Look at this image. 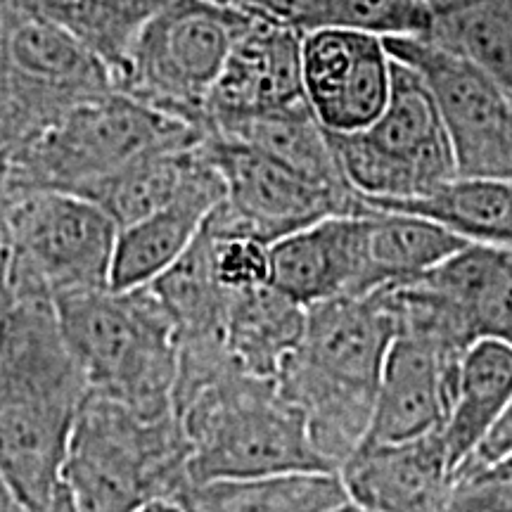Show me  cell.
Masks as SVG:
<instances>
[{"label": "cell", "mask_w": 512, "mask_h": 512, "mask_svg": "<svg viewBox=\"0 0 512 512\" xmlns=\"http://www.w3.org/2000/svg\"><path fill=\"white\" fill-rule=\"evenodd\" d=\"M88 392L53 297L12 290L0 323V472L27 512H76L64 463Z\"/></svg>", "instance_id": "cell-1"}, {"label": "cell", "mask_w": 512, "mask_h": 512, "mask_svg": "<svg viewBox=\"0 0 512 512\" xmlns=\"http://www.w3.org/2000/svg\"><path fill=\"white\" fill-rule=\"evenodd\" d=\"M399 332L389 285L306 309L302 344L278 377L332 472L363 444L387 351Z\"/></svg>", "instance_id": "cell-2"}, {"label": "cell", "mask_w": 512, "mask_h": 512, "mask_svg": "<svg viewBox=\"0 0 512 512\" xmlns=\"http://www.w3.org/2000/svg\"><path fill=\"white\" fill-rule=\"evenodd\" d=\"M188 439V479H245L332 472L311 444L302 411L278 382L228 368L174 399Z\"/></svg>", "instance_id": "cell-3"}, {"label": "cell", "mask_w": 512, "mask_h": 512, "mask_svg": "<svg viewBox=\"0 0 512 512\" xmlns=\"http://www.w3.org/2000/svg\"><path fill=\"white\" fill-rule=\"evenodd\" d=\"M204 136V128L114 88L79 102L19 143L8 155V190H57L88 200L136 159L195 145Z\"/></svg>", "instance_id": "cell-4"}, {"label": "cell", "mask_w": 512, "mask_h": 512, "mask_svg": "<svg viewBox=\"0 0 512 512\" xmlns=\"http://www.w3.org/2000/svg\"><path fill=\"white\" fill-rule=\"evenodd\" d=\"M53 302L91 394L147 415L174 413L176 328L150 287L67 292Z\"/></svg>", "instance_id": "cell-5"}, {"label": "cell", "mask_w": 512, "mask_h": 512, "mask_svg": "<svg viewBox=\"0 0 512 512\" xmlns=\"http://www.w3.org/2000/svg\"><path fill=\"white\" fill-rule=\"evenodd\" d=\"M190 448L176 413L147 415L88 392L64 463L76 512H140L174 503Z\"/></svg>", "instance_id": "cell-6"}, {"label": "cell", "mask_w": 512, "mask_h": 512, "mask_svg": "<svg viewBox=\"0 0 512 512\" xmlns=\"http://www.w3.org/2000/svg\"><path fill=\"white\" fill-rule=\"evenodd\" d=\"M249 19L214 0H164L114 69V88L204 128V102Z\"/></svg>", "instance_id": "cell-7"}, {"label": "cell", "mask_w": 512, "mask_h": 512, "mask_svg": "<svg viewBox=\"0 0 512 512\" xmlns=\"http://www.w3.org/2000/svg\"><path fill=\"white\" fill-rule=\"evenodd\" d=\"M119 226L86 197L57 190H12L0 249L12 290L50 297L110 287Z\"/></svg>", "instance_id": "cell-8"}, {"label": "cell", "mask_w": 512, "mask_h": 512, "mask_svg": "<svg viewBox=\"0 0 512 512\" xmlns=\"http://www.w3.org/2000/svg\"><path fill=\"white\" fill-rule=\"evenodd\" d=\"M114 91L105 60L34 12L0 5V145L15 150L79 102Z\"/></svg>", "instance_id": "cell-9"}, {"label": "cell", "mask_w": 512, "mask_h": 512, "mask_svg": "<svg viewBox=\"0 0 512 512\" xmlns=\"http://www.w3.org/2000/svg\"><path fill=\"white\" fill-rule=\"evenodd\" d=\"M328 140L363 197H418L456 176L451 143L422 76L392 57V93L373 124Z\"/></svg>", "instance_id": "cell-10"}, {"label": "cell", "mask_w": 512, "mask_h": 512, "mask_svg": "<svg viewBox=\"0 0 512 512\" xmlns=\"http://www.w3.org/2000/svg\"><path fill=\"white\" fill-rule=\"evenodd\" d=\"M389 290L399 332L460 354L479 339L512 344V247L467 242L439 266Z\"/></svg>", "instance_id": "cell-11"}, {"label": "cell", "mask_w": 512, "mask_h": 512, "mask_svg": "<svg viewBox=\"0 0 512 512\" xmlns=\"http://www.w3.org/2000/svg\"><path fill=\"white\" fill-rule=\"evenodd\" d=\"M382 41L389 57L415 69L430 88L456 176L512 178V100L494 76L430 36Z\"/></svg>", "instance_id": "cell-12"}, {"label": "cell", "mask_w": 512, "mask_h": 512, "mask_svg": "<svg viewBox=\"0 0 512 512\" xmlns=\"http://www.w3.org/2000/svg\"><path fill=\"white\" fill-rule=\"evenodd\" d=\"M204 150L226 185V197L209 216L219 226L252 235L266 245L325 216L363 209L358 195L325 188L240 140L207 133Z\"/></svg>", "instance_id": "cell-13"}, {"label": "cell", "mask_w": 512, "mask_h": 512, "mask_svg": "<svg viewBox=\"0 0 512 512\" xmlns=\"http://www.w3.org/2000/svg\"><path fill=\"white\" fill-rule=\"evenodd\" d=\"M304 98L330 133L368 128L392 93V57L380 36L323 27L302 38Z\"/></svg>", "instance_id": "cell-14"}, {"label": "cell", "mask_w": 512, "mask_h": 512, "mask_svg": "<svg viewBox=\"0 0 512 512\" xmlns=\"http://www.w3.org/2000/svg\"><path fill=\"white\" fill-rule=\"evenodd\" d=\"M368 207L325 216L271 245V285L309 309L377 290L368 256Z\"/></svg>", "instance_id": "cell-15"}, {"label": "cell", "mask_w": 512, "mask_h": 512, "mask_svg": "<svg viewBox=\"0 0 512 512\" xmlns=\"http://www.w3.org/2000/svg\"><path fill=\"white\" fill-rule=\"evenodd\" d=\"M302 34L249 19L204 102V131L302 102Z\"/></svg>", "instance_id": "cell-16"}, {"label": "cell", "mask_w": 512, "mask_h": 512, "mask_svg": "<svg viewBox=\"0 0 512 512\" xmlns=\"http://www.w3.org/2000/svg\"><path fill=\"white\" fill-rule=\"evenodd\" d=\"M463 354L432 339L396 332L382 366L373 420L363 441H406L444 430Z\"/></svg>", "instance_id": "cell-17"}, {"label": "cell", "mask_w": 512, "mask_h": 512, "mask_svg": "<svg viewBox=\"0 0 512 512\" xmlns=\"http://www.w3.org/2000/svg\"><path fill=\"white\" fill-rule=\"evenodd\" d=\"M349 503L368 512H439L451 489L444 430L363 441L337 470Z\"/></svg>", "instance_id": "cell-18"}, {"label": "cell", "mask_w": 512, "mask_h": 512, "mask_svg": "<svg viewBox=\"0 0 512 512\" xmlns=\"http://www.w3.org/2000/svg\"><path fill=\"white\" fill-rule=\"evenodd\" d=\"M223 197L226 185L211 164L207 174L178 200L131 226L119 228L110 273L112 290H136L169 271L192 245L204 219Z\"/></svg>", "instance_id": "cell-19"}, {"label": "cell", "mask_w": 512, "mask_h": 512, "mask_svg": "<svg viewBox=\"0 0 512 512\" xmlns=\"http://www.w3.org/2000/svg\"><path fill=\"white\" fill-rule=\"evenodd\" d=\"M304 328V306L268 283L230 294L223 347L242 373L278 382L302 344Z\"/></svg>", "instance_id": "cell-20"}, {"label": "cell", "mask_w": 512, "mask_h": 512, "mask_svg": "<svg viewBox=\"0 0 512 512\" xmlns=\"http://www.w3.org/2000/svg\"><path fill=\"white\" fill-rule=\"evenodd\" d=\"M358 197L375 209L425 216L467 242L512 247V178L453 176L418 197Z\"/></svg>", "instance_id": "cell-21"}, {"label": "cell", "mask_w": 512, "mask_h": 512, "mask_svg": "<svg viewBox=\"0 0 512 512\" xmlns=\"http://www.w3.org/2000/svg\"><path fill=\"white\" fill-rule=\"evenodd\" d=\"M512 401V344L479 339L460 358L456 394L444 425L451 475H456L501 420Z\"/></svg>", "instance_id": "cell-22"}, {"label": "cell", "mask_w": 512, "mask_h": 512, "mask_svg": "<svg viewBox=\"0 0 512 512\" xmlns=\"http://www.w3.org/2000/svg\"><path fill=\"white\" fill-rule=\"evenodd\" d=\"M344 503L337 472L320 470L188 482L174 498L181 512H332Z\"/></svg>", "instance_id": "cell-23"}, {"label": "cell", "mask_w": 512, "mask_h": 512, "mask_svg": "<svg viewBox=\"0 0 512 512\" xmlns=\"http://www.w3.org/2000/svg\"><path fill=\"white\" fill-rule=\"evenodd\" d=\"M207 133L252 145L342 195H358L339 169L328 131L320 126L306 100L254 117L226 121L207 128Z\"/></svg>", "instance_id": "cell-24"}, {"label": "cell", "mask_w": 512, "mask_h": 512, "mask_svg": "<svg viewBox=\"0 0 512 512\" xmlns=\"http://www.w3.org/2000/svg\"><path fill=\"white\" fill-rule=\"evenodd\" d=\"M211 169L204 140L195 145L166 147L140 157L100 185L88 200L112 216L119 228L164 209L190 190Z\"/></svg>", "instance_id": "cell-25"}, {"label": "cell", "mask_w": 512, "mask_h": 512, "mask_svg": "<svg viewBox=\"0 0 512 512\" xmlns=\"http://www.w3.org/2000/svg\"><path fill=\"white\" fill-rule=\"evenodd\" d=\"M368 221V256L375 287L418 278L467 245L460 235L425 216L368 207Z\"/></svg>", "instance_id": "cell-26"}, {"label": "cell", "mask_w": 512, "mask_h": 512, "mask_svg": "<svg viewBox=\"0 0 512 512\" xmlns=\"http://www.w3.org/2000/svg\"><path fill=\"white\" fill-rule=\"evenodd\" d=\"M164 0H0L5 8L34 12L81 38L110 72L124 60L133 36Z\"/></svg>", "instance_id": "cell-27"}, {"label": "cell", "mask_w": 512, "mask_h": 512, "mask_svg": "<svg viewBox=\"0 0 512 512\" xmlns=\"http://www.w3.org/2000/svg\"><path fill=\"white\" fill-rule=\"evenodd\" d=\"M430 38L475 60L512 100V0H486L477 8L437 17Z\"/></svg>", "instance_id": "cell-28"}, {"label": "cell", "mask_w": 512, "mask_h": 512, "mask_svg": "<svg viewBox=\"0 0 512 512\" xmlns=\"http://www.w3.org/2000/svg\"><path fill=\"white\" fill-rule=\"evenodd\" d=\"M325 27L366 31V34L430 36L434 15L425 0H328Z\"/></svg>", "instance_id": "cell-29"}, {"label": "cell", "mask_w": 512, "mask_h": 512, "mask_svg": "<svg viewBox=\"0 0 512 512\" xmlns=\"http://www.w3.org/2000/svg\"><path fill=\"white\" fill-rule=\"evenodd\" d=\"M202 235L209 245V259L216 280L228 292L252 290L271 283V245L235 233L207 216L202 223Z\"/></svg>", "instance_id": "cell-30"}, {"label": "cell", "mask_w": 512, "mask_h": 512, "mask_svg": "<svg viewBox=\"0 0 512 512\" xmlns=\"http://www.w3.org/2000/svg\"><path fill=\"white\" fill-rule=\"evenodd\" d=\"M439 512H512V453L489 465L460 467Z\"/></svg>", "instance_id": "cell-31"}, {"label": "cell", "mask_w": 512, "mask_h": 512, "mask_svg": "<svg viewBox=\"0 0 512 512\" xmlns=\"http://www.w3.org/2000/svg\"><path fill=\"white\" fill-rule=\"evenodd\" d=\"M512 453V401L505 408L501 420L491 427V432L486 434V439L479 444V448L467 458V465H489L494 460H501Z\"/></svg>", "instance_id": "cell-32"}, {"label": "cell", "mask_w": 512, "mask_h": 512, "mask_svg": "<svg viewBox=\"0 0 512 512\" xmlns=\"http://www.w3.org/2000/svg\"><path fill=\"white\" fill-rule=\"evenodd\" d=\"M427 8L432 10L434 19L437 17H446V15H456V12L477 8V5L486 3V0H425Z\"/></svg>", "instance_id": "cell-33"}, {"label": "cell", "mask_w": 512, "mask_h": 512, "mask_svg": "<svg viewBox=\"0 0 512 512\" xmlns=\"http://www.w3.org/2000/svg\"><path fill=\"white\" fill-rule=\"evenodd\" d=\"M12 302V287H10V271H8V256L0 249V323H3L5 311Z\"/></svg>", "instance_id": "cell-34"}, {"label": "cell", "mask_w": 512, "mask_h": 512, "mask_svg": "<svg viewBox=\"0 0 512 512\" xmlns=\"http://www.w3.org/2000/svg\"><path fill=\"white\" fill-rule=\"evenodd\" d=\"M8 152L3 150L0 145V238H3V214H5V204H8Z\"/></svg>", "instance_id": "cell-35"}, {"label": "cell", "mask_w": 512, "mask_h": 512, "mask_svg": "<svg viewBox=\"0 0 512 512\" xmlns=\"http://www.w3.org/2000/svg\"><path fill=\"white\" fill-rule=\"evenodd\" d=\"M0 512H27L22 508V503L17 501L15 491L10 489L8 479L3 477V472H0Z\"/></svg>", "instance_id": "cell-36"}, {"label": "cell", "mask_w": 512, "mask_h": 512, "mask_svg": "<svg viewBox=\"0 0 512 512\" xmlns=\"http://www.w3.org/2000/svg\"><path fill=\"white\" fill-rule=\"evenodd\" d=\"M140 512H181V510H178L174 503H155V505H150V508H145Z\"/></svg>", "instance_id": "cell-37"}, {"label": "cell", "mask_w": 512, "mask_h": 512, "mask_svg": "<svg viewBox=\"0 0 512 512\" xmlns=\"http://www.w3.org/2000/svg\"><path fill=\"white\" fill-rule=\"evenodd\" d=\"M332 512H368V510L358 508V505H354V503H344V505H339V508H335Z\"/></svg>", "instance_id": "cell-38"}]
</instances>
